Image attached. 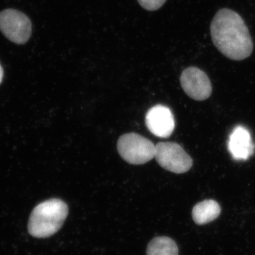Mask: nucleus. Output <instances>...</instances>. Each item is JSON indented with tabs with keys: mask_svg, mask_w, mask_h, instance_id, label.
<instances>
[{
	"mask_svg": "<svg viewBox=\"0 0 255 255\" xmlns=\"http://www.w3.org/2000/svg\"><path fill=\"white\" fill-rule=\"evenodd\" d=\"M210 28L215 46L229 59L245 60L253 53L254 44L249 29L236 11L219 10Z\"/></svg>",
	"mask_w": 255,
	"mask_h": 255,
	"instance_id": "obj_1",
	"label": "nucleus"
},
{
	"mask_svg": "<svg viewBox=\"0 0 255 255\" xmlns=\"http://www.w3.org/2000/svg\"><path fill=\"white\" fill-rule=\"evenodd\" d=\"M68 215V207L63 201L51 199L43 201L32 211L28 233L37 238L50 237L61 228Z\"/></svg>",
	"mask_w": 255,
	"mask_h": 255,
	"instance_id": "obj_2",
	"label": "nucleus"
},
{
	"mask_svg": "<svg viewBox=\"0 0 255 255\" xmlns=\"http://www.w3.org/2000/svg\"><path fill=\"white\" fill-rule=\"evenodd\" d=\"M117 149L121 157L129 164H145L155 155V145L152 142L134 132L122 135Z\"/></svg>",
	"mask_w": 255,
	"mask_h": 255,
	"instance_id": "obj_3",
	"label": "nucleus"
},
{
	"mask_svg": "<svg viewBox=\"0 0 255 255\" xmlns=\"http://www.w3.org/2000/svg\"><path fill=\"white\" fill-rule=\"evenodd\" d=\"M155 158L162 168L176 174L187 172L193 160L182 146L173 142H159L155 145Z\"/></svg>",
	"mask_w": 255,
	"mask_h": 255,
	"instance_id": "obj_4",
	"label": "nucleus"
},
{
	"mask_svg": "<svg viewBox=\"0 0 255 255\" xmlns=\"http://www.w3.org/2000/svg\"><path fill=\"white\" fill-rule=\"evenodd\" d=\"M0 31L13 43L24 44L31 37V20L18 10L5 9L0 12Z\"/></svg>",
	"mask_w": 255,
	"mask_h": 255,
	"instance_id": "obj_5",
	"label": "nucleus"
},
{
	"mask_svg": "<svg viewBox=\"0 0 255 255\" xmlns=\"http://www.w3.org/2000/svg\"><path fill=\"white\" fill-rule=\"evenodd\" d=\"M180 83L185 93L194 100H207L212 93V85L209 77L196 67H189L182 72Z\"/></svg>",
	"mask_w": 255,
	"mask_h": 255,
	"instance_id": "obj_6",
	"label": "nucleus"
},
{
	"mask_svg": "<svg viewBox=\"0 0 255 255\" xmlns=\"http://www.w3.org/2000/svg\"><path fill=\"white\" fill-rule=\"evenodd\" d=\"M145 124L153 135L162 138L170 136L175 128L173 114L168 107L160 105L152 107L147 112Z\"/></svg>",
	"mask_w": 255,
	"mask_h": 255,
	"instance_id": "obj_7",
	"label": "nucleus"
},
{
	"mask_svg": "<svg viewBox=\"0 0 255 255\" xmlns=\"http://www.w3.org/2000/svg\"><path fill=\"white\" fill-rule=\"evenodd\" d=\"M255 146L251 132L246 128L238 126L233 129L228 141V150L236 160H247L254 154Z\"/></svg>",
	"mask_w": 255,
	"mask_h": 255,
	"instance_id": "obj_8",
	"label": "nucleus"
},
{
	"mask_svg": "<svg viewBox=\"0 0 255 255\" xmlns=\"http://www.w3.org/2000/svg\"><path fill=\"white\" fill-rule=\"evenodd\" d=\"M221 212L219 203L212 199L198 203L192 210V218L197 225L207 224L214 221Z\"/></svg>",
	"mask_w": 255,
	"mask_h": 255,
	"instance_id": "obj_9",
	"label": "nucleus"
},
{
	"mask_svg": "<svg viewBox=\"0 0 255 255\" xmlns=\"http://www.w3.org/2000/svg\"><path fill=\"white\" fill-rule=\"evenodd\" d=\"M179 250L173 240L168 237L153 238L147 248V255H178Z\"/></svg>",
	"mask_w": 255,
	"mask_h": 255,
	"instance_id": "obj_10",
	"label": "nucleus"
},
{
	"mask_svg": "<svg viewBox=\"0 0 255 255\" xmlns=\"http://www.w3.org/2000/svg\"><path fill=\"white\" fill-rule=\"evenodd\" d=\"M167 0H137L139 4L147 11H156L163 6Z\"/></svg>",
	"mask_w": 255,
	"mask_h": 255,
	"instance_id": "obj_11",
	"label": "nucleus"
},
{
	"mask_svg": "<svg viewBox=\"0 0 255 255\" xmlns=\"http://www.w3.org/2000/svg\"><path fill=\"white\" fill-rule=\"evenodd\" d=\"M3 75H4V72H3V69L0 65V83L2 81Z\"/></svg>",
	"mask_w": 255,
	"mask_h": 255,
	"instance_id": "obj_12",
	"label": "nucleus"
}]
</instances>
